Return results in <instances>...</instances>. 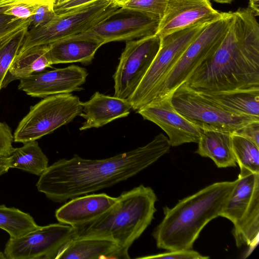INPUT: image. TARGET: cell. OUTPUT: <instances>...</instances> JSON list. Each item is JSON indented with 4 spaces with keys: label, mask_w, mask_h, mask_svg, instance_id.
<instances>
[{
    "label": "cell",
    "mask_w": 259,
    "mask_h": 259,
    "mask_svg": "<svg viewBox=\"0 0 259 259\" xmlns=\"http://www.w3.org/2000/svg\"><path fill=\"white\" fill-rule=\"evenodd\" d=\"M167 137L160 133L145 146L102 159L77 155L49 166L36 183L38 191L55 202L110 187L137 175L168 152Z\"/></svg>",
    "instance_id": "cell-1"
},
{
    "label": "cell",
    "mask_w": 259,
    "mask_h": 259,
    "mask_svg": "<svg viewBox=\"0 0 259 259\" xmlns=\"http://www.w3.org/2000/svg\"><path fill=\"white\" fill-rule=\"evenodd\" d=\"M233 16L221 44L185 84L197 92L259 90V24L248 7Z\"/></svg>",
    "instance_id": "cell-2"
},
{
    "label": "cell",
    "mask_w": 259,
    "mask_h": 259,
    "mask_svg": "<svg viewBox=\"0 0 259 259\" xmlns=\"http://www.w3.org/2000/svg\"><path fill=\"white\" fill-rule=\"evenodd\" d=\"M237 183H213L180 201L163 207L164 218L152 233L158 248L192 249L203 228L221 216Z\"/></svg>",
    "instance_id": "cell-3"
},
{
    "label": "cell",
    "mask_w": 259,
    "mask_h": 259,
    "mask_svg": "<svg viewBox=\"0 0 259 259\" xmlns=\"http://www.w3.org/2000/svg\"><path fill=\"white\" fill-rule=\"evenodd\" d=\"M157 196L143 185L125 191L105 213L93 222L76 228V237H96L115 241L122 258H130L128 249L154 219Z\"/></svg>",
    "instance_id": "cell-4"
},
{
    "label": "cell",
    "mask_w": 259,
    "mask_h": 259,
    "mask_svg": "<svg viewBox=\"0 0 259 259\" xmlns=\"http://www.w3.org/2000/svg\"><path fill=\"white\" fill-rule=\"evenodd\" d=\"M112 0H94L55 14L46 24L27 31L18 54L33 47L46 46L92 30L117 12Z\"/></svg>",
    "instance_id": "cell-5"
},
{
    "label": "cell",
    "mask_w": 259,
    "mask_h": 259,
    "mask_svg": "<svg viewBox=\"0 0 259 259\" xmlns=\"http://www.w3.org/2000/svg\"><path fill=\"white\" fill-rule=\"evenodd\" d=\"M211 22H200L160 38V48L154 60L127 99L132 109L137 111L155 99L160 86L183 53Z\"/></svg>",
    "instance_id": "cell-6"
},
{
    "label": "cell",
    "mask_w": 259,
    "mask_h": 259,
    "mask_svg": "<svg viewBox=\"0 0 259 259\" xmlns=\"http://www.w3.org/2000/svg\"><path fill=\"white\" fill-rule=\"evenodd\" d=\"M78 97L71 93L46 97L35 105L19 123L14 141L25 143L53 133L71 122L82 112Z\"/></svg>",
    "instance_id": "cell-7"
},
{
    "label": "cell",
    "mask_w": 259,
    "mask_h": 259,
    "mask_svg": "<svg viewBox=\"0 0 259 259\" xmlns=\"http://www.w3.org/2000/svg\"><path fill=\"white\" fill-rule=\"evenodd\" d=\"M233 16L232 12H223L220 18L205 27L183 53L160 86L155 99L171 96L204 61L215 53L228 31Z\"/></svg>",
    "instance_id": "cell-8"
},
{
    "label": "cell",
    "mask_w": 259,
    "mask_h": 259,
    "mask_svg": "<svg viewBox=\"0 0 259 259\" xmlns=\"http://www.w3.org/2000/svg\"><path fill=\"white\" fill-rule=\"evenodd\" d=\"M175 109L200 130L234 133L259 118L237 114L212 103L185 83L171 95Z\"/></svg>",
    "instance_id": "cell-9"
},
{
    "label": "cell",
    "mask_w": 259,
    "mask_h": 259,
    "mask_svg": "<svg viewBox=\"0 0 259 259\" xmlns=\"http://www.w3.org/2000/svg\"><path fill=\"white\" fill-rule=\"evenodd\" d=\"M160 42L156 34L126 41L113 75L114 96L128 99L133 95L154 60Z\"/></svg>",
    "instance_id": "cell-10"
},
{
    "label": "cell",
    "mask_w": 259,
    "mask_h": 259,
    "mask_svg": "<svg viewBox=\"0 0 259 259\" xmlns=\"http://www.w3.org/2000/svg\"><path fill=\"white\" fill-rule=\"evenodd\" d=\"M76 234V228L61 223L39 226L24 236L10 238L4 253L8 259H57Z\"/></svg>",
    "instance_id": "cell-11"
},
{
    "label": "cell",
    "mask_w": 259,
    "mask_h": 259,
    "mask_svg": "<svg viewBox=\"0 0 259 259\" xmlns=\"http://www.w3.org/2000/svg\"><path fill=\"white\" fill-rule=\"evenodd\" d=\"M160 20L156 15L120 7L116 13L89 31L104 44L127 41L155 34Z\"/></svg>",
    "instance_id": "cell-12"
},
{
    "label": "cell",
    "mask_w": 259,
    "mask_h": 259,
    "mask_svg": "<svg viewBox=\"0 0 259 259\" xmlns=\"http://www.w3.org/2000/svg\"><path fill=\"white\" fill-rule=\"evenodd\" d=\"M137 112L144 119L153 122L163 130L168 136L171 147L198 143L199 140L202 130L175 109L171 96L155 99Z\"/></svg>",
    "instance_id": "cell-13"
},
{
    "label": "cell",
    "mask_w": 259,
    "mask_h": 259,
    "mask_svg": "<svg viewBox=\"0 0 259 259\" xmlns=\"http://www.w3.org/2000/svg\"><path fill=\"white\" fill-rule=\"evenodd\" d=\"M88 73L84 68L71 65L33 73L20 79L18 89L38 98L80 91Z\"/></svg>",
    "instance_id": "cell-14"
},
{
    "label": "cell",
    "mask_w": 259,
    "mask_h": 259,
    "mask_svg": "<svg viewBox=\"0 0 259 259\" xmlns=\"http://www.w3.org/2000/svg\"><path fill=\"white\" fill-rule=\"evenodd\" d=\"M223 13L209 0H168L155 34L161 38L200 22L215 20Z\"/></svg>",
    "instance_id": "cell-15"
},
{
    "label": "cell",
    "mask_w": 259,
    "mask_h": 259,
    "mask_svg": "<svg viewBox=\"0 0 259 259\" xmlns=\"http://www.w3.org/2000/svg\"><path fill=\"white\" fill-rule=\"evenodd\" d=\"M117 200V197H111L105 193L77 196L57 209L55 217L59 223L77 228L100 217Z\"/></svg>",
    "instance_id": "cell-16"
},
{
    "label": "cell",
    "mask_w": 259,
    "mask_h": 259,
    "mask_svg": "<svg viewBox=\"0 0 259 259\" xmlns=\"http://www.w3.org/2000/svg\"><path fill=\"white\" fill-rule=\"evenodd\" d=\"M103 45L104 43L102 39L87 31L46 46L52 65L73 63L88 65Z\"/></svg>",
    "instance_id": "cell-17"
},
{
    "label": "cell",
    "mask_w": 259,
    "mask_h": 259,
    "mask_svg": "<svg viewBox=\"0 0 259 259\" xmlns=\"http://www.w3.org/2000/svg\"><path fill=\"white\" fill-rule=\"evenodd\" d=\"M79 116L85 119L80 131L101 127L117 119L127 116L132 105L127 99L95 92L88 101L81 102Z\"/></svg>",
    "instance_id": "cell-18"
},
{
    "label": "cell",
    "mask_w": 259,
    "mask_h": 259,
    "mask_svg": "<svg viewBox=\"0 0 259 259\" xmlns=\"http://www.w3.org/2000/svg\"><path fill=\"white\" fill-rule=\"evenodd\" d=\"M236 184L221 217L227 218L235 226L249 208L254 197L259 194V174L240 167Z\"/></svg>",
    "instance_id": "cell-19"
},
{
    "label": "cell",
    "mask_w": 259,
    "mask_h": 259,
    "mask_svg": "<svg viewBox=\"0 0 259 259\" xmlns=\"http://www.w3.org/2000/svg\"><path fill=\"white\" fill-rule=\"evenodd\" d=\"M122 259L120 248L114 241L101 237L73 239L60 252L57 259Z\"/></svg>",
    "instance_id": "cell-20"
},
{
    "label": "cell",
    "mask_w": 259,
    "mask_h": 259,
    "mask_svg": "<svg viewBox=\"0 0 259 259\" xmlns=\"http://www.w3.org/2000/svg\"><path fill=\"white\" fill-rule=\"evenodd\" d=\"M232 133L202 130L195 153L211 159L219 168L236 167L237 163L232 148Z\"/></svg>",
    "instance_id": "cell-21"
},
{
    "label": "cell",
    "mask_w": 259,
    "mask_h": 259,
    "mask_svg": "<svg viewBox=\"0 0 259 259\" xmlns=\"http://www.w3.org/2000/svg\"><path fill=\"white\" fill-rule=\"evenodd\" d=\"M198 93L231 113L259 118V90Z\"/></svg>",
    "instance_id": "cell-22"
},
{
    "label": "cell",
    "mask_w": 259,
    "mask_h": 259,
    "mask_svg": "<svg viewBox=\"0 0 259 259\" xmlns=\"http://www.w3.org/2000/svg\"><path fill=\"white\" fill-rule=\"evenodd\" d=\"M47 51V46H39L17 55L9 69L3 88H6L14 80H20L33 73L42 71L47 68L52 67Z\"/></svg>",
    "instance_id": "cell-23"
},
{
    "label": "cell",
    "mask_w": 259,
    "mask_h": 259,
    "mask_svg": "<svg viewBox=\"0 0 259 259\" xmlns=\"http://www.w3.org/2000/svg\"><path fill=\"white\" fill-rule=\"evenodd\" d=\"M10 168H16L40 176L48 167L49 160L36 140L14 148L8 157Z\"/></svg>",
    "instance_id": "cell-24"
},
{
    "label": "cell",
    "mask_w": 259,
    "mask_h": 259,
    "mask_svg": "<svg viewBox=\"0 0 259 259\" xmlns=\"http://www.w3.org/2000/svg\"><path fill=\"white\" fill-rule=\"evenodd\" d=\"M39 227L29 214L15 207L0 205V228L6 231L10 238L24 236Z\"/></svg>",
    "instance_id": "cell-25"
},
{
    "label": "cell",
    "mask_w": 259,
    "mask_h": 259,
    "mask_svg": "<svg viewBox=\"0 0 259 259\" xmlns=\"http://www.w3.org/2000/svg\"><path fill=\"white\" fill-rule=\"evenodd\" d=\"M30 21L0 40V92L9 69L17 56Z\"/></svg>",
    "instance_id": "cell-26"
},
{
    "label": "cell",
    "mask_w": 259,
    "mask_h": 259,
    "mask_svg": "<svg viewBox=\"0 0 259 259\" xmlns=\"http://www.w3.org/2000/svg\"><path fill=\"white\" fill-rule=\"evenodd\" d=\"M232 148L236 163L253 173L259 174V147L250 140L234 133Z\"/></svg>",
    "instance_id": "cell-27"
},
{
    "label": "cell",
    "mask_w": 259,
    "mask_h": 259,
    "mask_svg": "<svg viewBox=\"0 0 259 259\" xmlns=\"http://www.w3.org/2000/svg\"><path fill=\"white\" fill-rule=\"evenodd\" d=\"M168 0H130L121 7L156 15L160 19Z\"/></svg>",
    "instance_id": "cell-28"
},
{
    "label": "cell",
    "mask_w": 259,
    "mask_h": 259,
    "mask_svg": "<svg viewBox=\"0 0 259 259\" xmlns=\"http://www.w3.org/2000/svg\"><path fill=\"white\" fill-rule=\"evenodd\" d=\"M6 9L0 8V40L11 32L30 21V19H20L4 13Z\"/></svg>",
    "instance_id": "cell-29"
},
{
    "label": "cell",
    "mask_w": 259,
    "mask_h": 259,
    "mask_svg": "<svg viewBox=\"0 0 259 259\" xmlns=\"http://www.w3.org/2000/svg\"><path fill=\"white\" fill-rule=\"evenodd\" d=\"M41 4L43 3H20L8 6L6 7L4 13L20 19H28L34 14Z\"/></svg>",
    "instance_id": "cell-30"
},
{
    "label": "cell",
    "mask_w": 259,
    "mask_h": 259,
    "mask_svg": "<svg viewBox=\"0 0 259 259\" xmlns=\"http://www.w3.org/2000/svg\"><path fill=\"white\" fill-rule=\"evenodd\" d=\"M56 14L53 8V1L40 5L35 13L30 18L32 28L41 26L49 22Z\"/></svg>",
    "instance_id": "cell-31"
},
{
    "label": "cell",
    "mask_w": 259,
    "mask_h": 259,
    "mask_svg": "<svg viewBox=\"0 0 259 259\" xmlns=\"http://www.w3.org/2000/svg\"><path fill=\"white\" fill-rule=\"evenodd\" d=\"M139 258H166V259H207L209 257L204 256L192 249L170 250L168 252L150 255Z\"/></svg>",
    "instance_id": "cell-32"
},
{
    "label": "cell",
    "mask_w": 259,
    "mask_h": 259,
    "mask_svg": "<svg viewBox=\"0 0 259 259\" xmlns=\"http://www.w3.org/2000/svg\"><path fill=\"white\" fill-rule=\"evenodd\" d=\"M14 135L6 122H0V156L8 157L15 148L13 146Z\"/></svg>",
    "instance_id": "cell-33"
},
{
    "label": "cell",
    "mask_w": 259,
    "mask_h": 259,
    "mask_svg": "<svg viewBox=\"0 0 259 259\" xmlns=\"http://www.w3.org/2000/svg\"><path fill=\"white\" fill-rule=\"evenodd\" d=\"M234 133L250 140L259 147V121L250 122Z\"/></svg>",
    "instance_id": "cell-34"
},
{
    "label": "cell",
    "mask_w": 259,
    "mask_h": 259,
    "mask_svg": "<svg viewBox=\"0 0 259 259\" xmlns=\"http://www.w3.org/2000/svg\"><path fill=\"white\" fill-rule=\"evenodd\" d=\"M94 0H53L55 13L58 14Z\"/></svg>",
    "instance_id": "cell-35"
},
{
    "label": "cell",
    "mask_w": 259,
    "mask_h": 259,
    "mask_svg": "<svg viewBox=\"0 0 259 259\" xmlns=\"http://www.w3.org/2000/svg\"><path fill=\"white\" fill-rule=\"evenodd\" d=\"M53 1V0H0V8L20 3H45Z\"/></svg>",
    "instance_id": "cell-36"
},
{
    "label": "cell",
    "mask_w": 259,
    "mask_h": 259,
    "mask_svg": "<svg viewBox=\"0 0 259 259\" xmlns=\"http://www.w3.org/2000/svg\"><path fill=\"white\" fill-rule=\"evenodd\" d=\"M9 169L8 157L0 156V176L7 172Z\"/></svg>",
    "instance_id": "cell-37"
},
{
    "label": "cell",
    "mask_w": 259,
    "mask_h": 259,
    "mask_svg": "<svg viewBox=\"0 0 259 259\" xmlns=\"http://www.w3.org/2000/svg\"><path fill=\"white\" fill-rule=\"evenodd\" d=\"M248 8L252 10L256 16L259 15V0H249Z\"/></svg>",
    "instance_id": "cell-38"
},
{
    "label": "cell",
    "mask_w": 259,
    "mask_h": 259,
    "mask_svg": "<svg viewBox=\"0 0 259 259\" xmlns=\"http://www.w3.org/2000/svg\"><path fill=\"white\" fill-rule=\"evenodd\" d=\"M120 7H122L130 0H112Z\"/></svg>",
    "instance_id": "cell-39"
},
{
    "label": "cell",
    "mask_w": 259,
    "mask_h": 259,
    "mask_svg": "<svg viewBox=\"0 0 259 259\" xmlns=\"http://www.w3.org/2000/svg\"><path fill=\"white\" fill-rule=\"evenodd\" d=\"M213 1L221 4H230L233 0H213Z\"/></svg>",
    "instance_id": "cell-40"
},
{
    "label": "cell",
    "mask_w": 259,
    "mask_h": 259,
    "mask_svg": "<svg viewBox=\"0 0 259 259\" xmlns=\"http://www.w3.org/2000/svg\"><path fill=\"white\" fill-rule=\"evenodd\" d=\"M0 259H6V257L4 252H2L1 251H0Z\"/></svg>",
    "instance_id": "cell-41"
}]
</instances>
